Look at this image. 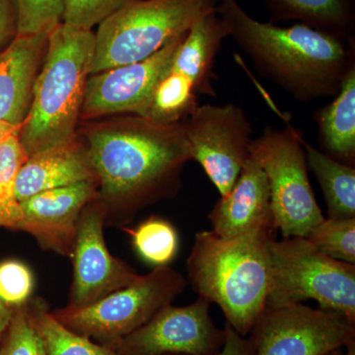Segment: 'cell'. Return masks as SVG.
Masks as SVG:
<instances>
[{"mask_svg": "<svg viewBox=\"0 0 355 355\" xmlns=\"http://www.w3.org/2000/svg\"><path fill=\"white\" fill-rule=\"evenodd\" d=\"M125 130H97L86 148L106 225L127 228L140 209L177 190L191 160L184 125L142 119Z\"/></svg>", "mask_w": 355, "mask_h": 355, "instance_id": "obj_1", "label": "cell"}, {"mask_svg": "<svg viewBox=\"0 0 355 355\" xmlns=\"http://www.w3.org/2000/svg\"><path fill=\"white\" fill-rule=\"evenodd\" d=\"M216 12L258 69L299 101L336 95L354 65L350 46L336 35L302 23H261L237 0H218Z\"/></svg>", "mask_w": 355, "mask_h": 355, "instance_id": "obj_2", "label": "cell"}, {"mask_svg": "<svg viewBox=\"0 0 355 355\" xmlns=\"http://www.w3.org/2000/svg\"><path fill=\"white\" fill-rule=\"evenodd\" d=\"M275 224L225 238L214 231L195 236L187 260V280L198 297L218 305L226 324L248 336L266 307L270 286L268 244Z\"/></svg>", "mask_w": 355, "mask_h": 355, "instance_id": "obj_3", "label": "cell"}, {"mask_svg": "<svg viewBox=\"0 0 355 355\" xmlns=\"http://www.w3.org/2000/svg\"><path fill=\"white\" fill-rule=\"evenodd\" d=\"M95 34L60 23L49 34L43 67L19 139L28 157L73 141L94 53Z\"/></svg>", "mask_w": 355, "mask_h": 355, "instance_id": "obj_4", "label": "cell"}, {"mask_svg": "<svg viewBox=\"0 0 355 355\" xmlns=\"http://www.w3.org/2000/svg\"><path fill=\"white\" fill-rule=\"evenodd\" d=\"M217 6L218 0H130L98 27L90 74L150 58Z\"/></svg>", "mask_w": 355, "mask_h": 355, "instance_id": "obj_5", "label": "cell"}, {"mask_svg": "<svg viewBox=\"0 0 355 355\" xmlns=\"http://www.w3.org/2000/svg\"><path fill=\"white\" fill-rule=\"evenodd\" d=\"M270 286L266 307L316 301L355 324V265L322 253L305 237L277 238L268 244Z\"/></svg>", "mask_w": 355, "mask_h": 355, "instance_id": "obj_6", "label": "cell"}, {"mask_svg": "<svg viewBox=\"0 0 355 355\" xmlns=\"http://www.w3.org/2000/svg\"><path fill=\"white\" fill-rule=\"evenodd\" d=\"M188 280L169 266L154 268L132 284L85 307L51 311L70 330L101 345H111L146 324L183 293Z\"/></svg>", "mask_w": 355, "mask_h": 355, "instance_id": "obj_7", "label": "cell"}, {"mask_svg": "<svg viewBox=\"0 0 355 355\" xmlns=\"http://www.w3.org/2000/svg\"><path fill=\"white\" fill-rule=\"evenodd\" d=\"M303 137L291 125L270 127L251 140L250 155L266 172L270 209L282 237H306L324 219L308 176Z\"/></svg>", "mask_w": 355, "mask_h": 355, "instance_id": "obj_8", "label": "cell"}, {"mask_svg": "<svg viewBox=\"0 0 355 355\" xmlns=\"http://www.w3.org/2000/svg\"><path fill=\"white\" fill-rule=\"evenodd\" d=\"M249 336L254 355H328L355 342V324L300 303L266 307Z\"/></svg>", "mask_w": 355, "mask_h": 355, "instance_id": "obj_9", "label": "cell"}, {"mask_svg": "<svg viewBox=\"0 0 355 355\" xmlns=\"http://www.w3.org/2000/svg\"><path fill=\"white\" fill-rule=\"evenodd\" d=\"M184 128L191 160L225 197L249 157L252 127L244 111L233 104L198 106Z\"/></svg>", "mask_w": 355, "mask_h": 355, "instance_id": "obj_10", "label": "cell"}, {"mask_svg": "<svg viewBox=\"0 0 355 355\" xmlns=\"http://www.w3.org/2000/svg\"><path fill=\"white\" fill-rule=\"evenodd\" d=\"M211 303L198 297L186 306H166L146 324L107 345L120 355H217L224 329L210 316Z\"/></svg>", "mask_w": 355, "mask_h": 355, "instance_id": "obj_11", "label": "cell"}, {"mask_svg": "<svg viewBox=\"0 0 355 355\" xmlns=\"http://www.w3.org/2000/svg\"><path fill=\"white\" fill-rule=\"evenodd\" d=\"M106 218V209L97 197L81 212L70 258L73 272L69 307L93 304L141 277L132 266L109 251L104 235Z\"/></svg>", "mask_w": 355, "mask_h": 355, "instance_id": "obj_12", "label": "cell"}, {"mask_svg": "<svg viewBox=\"0 0 355 355\" xmlns=\"http://www.w3.org/2000/svg\"><path fill=\"white\" fill-rule=\"evenodd\" d=\"M186 34L173 40L146 60L89 77L81 114L84 118H94L109 114L133 113L146 119L154 90L169 69Z\"/></svg>", "mask_w": 355, "mask_h": 355, "instance_id": "obj_13", "label": "cell"}, {"mask_svg": "<svg viewBox=\"0 0 355 355\" xmlns=\"http://www.w3.org/2000/svg\"><path fill=\"white\" fill-rule=\"evenodd\" d=\"M97 195L96 181L36 193L20 202L16 230L31 235L46 251L71 258L81 212Z\"/></svg>", "mask_w": 355, "mask_h": 355, "instance_id": "obj_14", "label": "cell"}, {"mask_svg": "<svg viewBox=\"0 0 355 355\" xmlns=\"http://www.w3.org/2000/svg\"><path fill=\"white\" fill-rule=\"evenodd\" d=\"M207 217L211 231L225 238L275 224L268 178L253 156L249 154L234 186L217 200Z\"/></svg>", "mask_w": 355, "mask_h": 355, "instance_id": "obj_15", "label": "cell"}, {"mask_svg": "<svg viewBox=\"0 0 355 355\" xmlns=\"http://www.w3.org/2000/svg\"><path fill=\"white\" fill-rule=\"evenodd\" d=\"M48 34L16 36L0 53V121L22 125L31 106Z\"/></svg>", "mask_w": 355, "mask_h": 355, "instance_id": "obj_16", "label": "cell"}, {"mask_svg": "<svg viewBox=\"0 0 355 355\" xmlns=\"http://www.w3.org/2000/svg\"><path fill=\"white\" fill-rule=\"evenodd\" d=\"M86 181L97 179L87 151L73 140L29 156L16 179V197L21 202L41 191Z\"/></svg>", "mask_w": 355, "mask_h": 355, "instance_id": "obj_17", "label": "cell"}, {"mask_svg": "<svg viewBox=\"0 0 355 355\" xmlns=\"http://www.w3.org/2000/svg\"><path fill=\"white\" fill-rule=\"evenodd\" d=\"M226 37L227 28L216 11L203 16L187 33L168 70L186 76L200 94L214 95L212 67Z\"/></svg>", "mask_w": 355, "mask_h": 355, "instance_id": "obj_18", "label": "cell"}, {"mask_svg": "<svg viewBox=\"0 0 355 355\" xmlns=\"http://www.w3.org/2000/svg\"><path fill=\"white\" fill-rule=\"evenodd\" d=\"M319 139L324 153L354 166L355 160V67L343 77L336 99L317 112Z\"/></svg>", "mask_w": 355, "mask_h": 355, "instance_id": "obj_19", "label": "cell"}, {"mask_svg": "<svg viewBox=\"0 0 355 355\" xmlns=\"http://www.w3.org/2000/svg\"><path fill=\"white\" fill-rule=\"evenodd\" d=\"M307 166L323 191L329 218H355V168L302 139Z\"/></svg>", "mask_w": 355, "mask_h": 355, "instance_id": "obj_20", "label": "cell"}, {"mask_svg": "<svg viewBox=\"0 0 355 355\" xmlns=\"http://www.w3.org/2000/svg\"><path fill=\"white\" fill-rule=\"evenodd\" d=\"M275 20H296L340 38H349L354 23L350 0H265Z\"/></svg>", "mask_w": 355, "mask_h": 355, "instance_id": "obj_21", "label": "cell"}, {"mask_svg": "<svg viewBox=\"0 0 355 355\" xmlns=\"http://www.w3.org/2000/svg\"><path fill=\"white\" fill-rule=\"evenodd\" d=\"M26 306L43 340L46 355H120L107 345L96 343L60 323L44 299L31 297Z\"/></svg>", "mask_w": 355, "mask_h": 355, "instance_id": "obj_22", "label": "cell"}, {"mask_svg": "<svg viewBox=\"0 0 355 355\" xmlns=\"http://www.w3.org/2000/svg\"><path fill=\"white\" fill-rule=\"evenodd\" d=\"M130 237L133 250L144 263L158 268L169 266L180 249V237L172 222L150 216L135 228H123Z\"/></svg>", "mask_w": 355, "mask_h": 355, "instance_id": "obj_23", "label": "cell"}, {"mask_svg": "<svg viewBox=\"0 0 355 355\" xmlns=\"http://www.w3.org/2000/svg\"><path fill=\"white\" fill-rule=\"evenodd\" d=\"M198 90L186 76L167 70L154 90L146 120L170 125L197 108Z\"/></svg>", "mask_w": 355, "mask_h": 355, "instance_id": "obj_24", "label": "cell"}, {"mask_svg": "<svg viewBox=\"0 0 355 355\" xmlns=\"http://www.w3.org/2000/svg\"><path fill=\"white\" fill-rule=\"evenodd\" d=\"M28 159L19 139V132L10 135L0 146V227L16 230L21 217L16 197V179Z\"/></svg>", "mask_w": 355, "mask_h": 355, "instance_id": "obj_25", "label": "cell"}, {"mask_svg": "<svg viewBox=\"0 0 355 355\" xmlns=\"http://www.w3.org/2000/svg\"><path fill=\"white\" fill-rule=\"evenodd\" d=\"M322 253L355 265V218H324L306 236Z\"/></svg>", "mask_w": 355, "mask_h": 355, "instance_id": "obj_26", "label": "cell"}, {"mask_svg": "<svg viewBox=\"0 0 355 355\" xmlns=\"http://www.w3.org/2000/svg\"><path fill=\"white\" fill-rule=\"evenodd\" d=\"M64 0H15L16 36L50 34L62 23Z\"/></svg>", "mask_w": 355, "mask_h": 355, "instance_id": "obj_27", "label": "cell"}, {"mask_svg": "<svg viewBox=\"0 0 355 355\" xmlns=\"http://www.w3.org/2000/svg\"><path fill=\"white\" fill-rule=\"evenodd\" d=\"M0 355H46L43 340L26 304L13 309L10 323L0 342Z\"/></svg>", "mask_w": 355, "mask_h": 355, "instance_id": "obj_28", "label": "cell"}, {"mask_svg": "<svg viewBox=\"0 0 355 355\" xmlns=\"http://www.w3.org/2000/svg\"><path fill=\"white\" fill-rule=\"evenodd\" d=\"M34 275L29 266L16 260L0 263V300L10 308L21 307L32 297Z\"/></svg>", "mask_w": 355, "mask_h": 355, "instance_id": "obj_29", "label": "cell"}, {"mask_svg": "<svg viewBox=\"0 0 355 355\" xmlns=\"http://www.w3.org/2000/svg\"><path fill=\"white\" fill-rule=\"evenodd\" d=\"M130 0H64L62 23L77 29L91 30Z\"/></svg>", "mask_w": 355, "mask_h": 355, "instance_id": "obj_30", "label": "cell"}, {"mask_svg": "<svg viewBox=\"0 0 355 355\" xmlns=\"http://www.w3.org/2000/svg\"><path fill=\"white\" fill-rule=\"evenodd\" d=\"M224 343L217 355H254V347L250 336H243L229 324L224 328Z\"/></svg>", "mask_w": 355, "mask_h": 355, "instance_id": "obj_31", "label": "cell"}, {"mask_svg": "<svg viewBox=\"0 0 355 355\" xmlns=\"http://www.w3.org/2000/svg\"><path fill=\"white\" fill-rule=\"evenodd\" d=\"M16 31V13L9 0H0V44H6Z\"/></svg>", "mask_w": 355, "mask_h": 355, "instance_id": "obj_32", "label": "cell"}, {"mask_svg": "<svg viewBox=\"0 0 355 355\" xmlns=\"http://www.w3.org/2000/svg\"><path fill=\"white\" fill-rule=\"evenodd\" d=\"M13 309L7 307L1 300H0V342H1L2 336L6 333L7 327L10 323L11 318H12Z\"/></svg>", "mask_w": 355, "mask_h": 355, "instance_id": "obj_33", "label": "cell"}, {"mask_svg": "<svg viewBox=\"0 0 355 355\" xmlns=\"http://www.w3.org/2000/svg\"><path fill=\"white\" fill-rule=\"evenodd\" d=\"M22 125H12L7 121H0V146L3 144L10 135L19 132Z\"/></svg>", "mask_w": 355, "mask_h": 355, "instance_id": "obj_34", "label": "cell"}, {"mask_svg": "<svg viewBox=\"0 0 355 355\" xmlns=\"http://www.w3.org/2000/svg\"><path fill=\"white\" fill-rule=\"evenodd\" d=\"M335 355H355V342L345 347V350H336Z\"/></svg>", "mask_w": 355, "mask_h": 355, "instance_id": "obj_35", "label": "cell"}, {"mask_svg": "<svg viewBox=\"0 0 355 355\" xmlns=\"http://www.w3.org/2000/svg\"><path fill=\"white\" fill-rule=\"evenodd\" d=\"M328 355H335V352H331V354H328Z\"/></svg>", "mask_w": 355, "mask_h": 355, "instance_id": "obj_36", "label": "cell"}, {"mask_svg": "<svg viewBox=\"0 0 355 355\" xmlns=\"http://www.w3.org/2000/svg\"><path fill=\"white\" fill-rule=\"evenodd\" d=\"M166 355H182V354H166Z\"/></svg>", "mask_w": 355, "mask_h": 355, "instance_id": "obj_37", "label": "cell"}]
</instances>
